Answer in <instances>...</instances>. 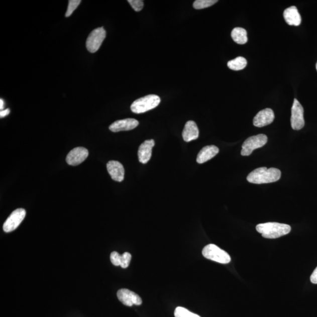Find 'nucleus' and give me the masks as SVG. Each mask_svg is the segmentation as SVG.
Listing matches in <instances>:
<instances>
[{
  "instance_id": "obj_9",
  "label": "nucleus",
  "mask_w": 317,
  "mask_h": 317,
  "mask_svg": "<svg viewBox=\"0 0 317 317\" xmlns=\"http://www.w3.org/2000/svg\"><path fill=\"white\" fill-rule=\"evenodd\" d=\"M117 297L126 306L141 305L142 304V299L139 295L128 289H121L117 292Z\"/></svg>"
},
{
  "instance_id": "obj_26",
  "label": "nucleus",
  "mask_w": 317,
  "mask_h": 317,
  "mask_svg": "<svg viewBox=\"0 0 317 317\" xmlns=\"http://www.w3.org/2000/svg\"><path fill=\"white\" fill-rule=\"evenodd\" d=\"M310 280L313 284H317V267L314 271H313L311 277H310Z\"/></svg>"
},
{
  "instance_id": "obj_28",
  "label": "nucleus",
  "mask_w": 317,
  "mask_h": 317,
  "mask_svg": "<svg viewBox=\"0 0 317 317\" xmlns=\"http://www.w3.org/2000/svg\"><path fill=\"white\" fill-rule=\"evenodd\" d=\"M4 109V100L2 99L0 100V109L2 111Z\"/></svg>"
},
{
  "instance_id": "obj_4",
  "label": "nucleus",
  "mask_w": 317,
  "mask_h": 317,
  "mask_svg": "<svg viewBox=\"0 0 317 317\" xmlns=\"http://www.w3.org/2000/svg\"><path fill=\"white\" fill-rule=\"evenodd\" d=\"M202 254L207 259L219 263L228 264L231 261L229 254L214 244L205 246L202 250Z\"/></svg>"
},
{
  "instance_id": "obj_18",
  "label": "nucleus",
  "mask_w": 317,
  "mask_h": 317,
  "mask_svg": "<svg viewBox=\"0 0 317 317\" xmlns=\"http://www.w3.org/2000/svg\"><path fill=\"white\" fill-rule=\"evenodd\" d=\"M231 36L233 41L238 44H245L248 41L247 31L243 28H235L232 30Z\"/></svg>"
},
{
  "instance_id": "obj_21",
  "label": "nucleus",
  "mask_w": 317,
  "mask_h": 317,
  "mask_svg": "<svg viewBox=\"0 0 317 317\" xmlns=\"http://www.w3.org/2000/svg\"><path fill=\"white\" fill-rule=\"evenodd\" d=\"M175 317H200L196 313L191 312L185 308L178 306L175 309Z\"/></svg>"
},
{
  "instance_id": "obj_11",
  "label": "nucleus",
  "mask_w": 317,
  "mask_h": 317,
  "mask_svg": "<svg viewBox=\"0 0 317 317\" xmlns=\"http://www.w3.org/2000/svg\"><path fill=\"white\" fill-rule=\"evenodd\" d=\"M274 120L273 111L270 109L261 110L253 119V125L258 128L267 126L273 123Z\"/></svg>"
},
{
  "instance_id": "obj_25",
  "label": "nucleus",
  "mask_w": 317,
  "mask_h": 317,
  "mask_svg": "<svg viewBox=\"0 0 317 317\" xmlns=\"http://www.w3.org/2000/svg\"><path fill=\"white\" fill-rule=\"evenodd\" d=\"M110 259L111 263H112L114 266H121V255L117 252H113L111 254Z\"/></svg>"
},
{
  "instance_id": "obj_29",
  "label": "nucleus",
  "mask_w": 317,
  "mask_h": 317,
  "mask_svg": "<svg viewBox=\"0 0 317 317\" xmlns=\"http://www.w3.org/2000/svg\"><path fill=\"white\" fill-rule=\"evenodd\" d=\"M316 71H317V62H316Z\"/></svg>"
},
{
  "instance_id": "obj_23",
  "label": "nucleus",
  "mask_w": 317,
  "mask_h": 317,
  "mask_svg": "<svg viewBox=\"0 0 317 317\" xmlns=\"http://www.w3.org/2000/svg\"><path fill=\"white\" fill-rule=\"evenodd\" d=\"M132 256L130 253L125 252L121 255V267L123 269H127L131 260Z\"/></svg>"
},
{
  "instance_id": "obj_14",
  "label": "nucleus",
  "mask_w": 317,
  "mask_h": 317,
  "mask_svg": "<svg viewBox=\"0 0 317 317\" xmlns=\"http://www.w3.org/2000/svg\"><path fill=\"white\" fill-rule=\"evenodd\" d=\"M155 146V141L153 139L145 141L139 146L138 150V159L139 162L142 163H148L152 156V151L153 146Z\"/></svg>"
},
{
  "instance_id": "obj_8",
  "label": "nucleus",
  "mask_w": 317,
  "mask_h": 317,
  "mask_svg": "<svg viewBox=\"0 0 317 317\" xmlns=\"http://www.w3.org/2000/svg\"><path fill=\"white\" fill-rule=\"evenodd\" d=\"M26 216V211L24 208L16 209L10 215L3 225L4 231L6 233H10L15 231L22 224Z\"/></svg>"
},
{
  "instance_id": "obj_6",
  "label": "nucleus",
  "mask_w": 317,
  "mask_h": 317,
  "mask_svg": "<svg viewBox=\"0 0 317 317\" xmlns=\"http://www.w3.org/2000/svg\"><path fill=\"white\" fill-rule=\"evenodd\" d=\"M106 38V31L103 27L97 28L90 33L86 41L87 50L91 53H95L102 45Z\"/></svg>"
},
{
  "instance_id": "obj_2",
  "label": "nucleus",
  "mask_w": 317,
  "mask_h": 317,
  "mask_svg": "<svg viewBox=\"0 0 317 317\" xmlns=\"http://www.w3.org/2000/svg\"><path fill=\"white\" fill-rule=\"evenodd\" d=\"M257 231L261 233L264 238L277 239L288 234L291 228L286 224L276 222H269L261 224L256 226Z\"/></svg>"
},
{
  "instance_id": "obj_22",
  "label": "nucleus",
  "mask_w": 317,
  "mask_h": 317,
  "mask_svg": "<svg viewBox=\"0 0 317 317\" xmlns=\"http://www.w3.org/2000/svg\"><path fill=\"white\" fill-rule=\"evenodd\" d=\"M81 3V0H69L67 11L65 14V17H70L73 12L77 9L78 6Z\"/></svg>"
},
{
  "instance_id": "obj_20",
  "label": "nucleus",
  "mask_w": 317,
  "mask_h": 317,
  "mask_svg": "<svg viewBox=\"0 0 317 317\" xmlns=\"http://www.w3.org/2000/svg\"><path fill=\"white\" fill-rule=\"evenodd\" d=\"M217 0H196L193 3V8L196 10L208 8L218 3Z\"/></svg>"
},
{
  "instance_id": "obj_12",
  "label": "nucleus",
  "mask_w": 317,
  "mask_h": 317,
  "mask_svg": "<svg viewBox=\"0 0 317 317\" xmlns=\"http://www.w3.org/2000/svg\"><path fill=\"white\" fill-rule=\"evenodd\" d=\"M139 122L132 118L123 120H118L110 126V131L114 132L127 131L134 130L138 126Z\"/></svg>"
},
{
  "instance_id": "obj_10",
  "label": "nucleus",
  "mask_w": 317,
  "mask_h": 317,
  "mask_svg": "<svg viewBox=\"0 0 317 317\" xmlns=\"http://www.w3.org/2000/svg\"><path fill=\"white\" fill-rule=\"evenodd\" d=\"M88 155V151L86 148H75L69 152L66 161L69 165L77 166L85 161Z\"/></svg>"
},
{
  "instance_id": "obj_17",
  "label": "nucleus",
  "mask_w": 317,
  "mask_h": 317,
  "mask_svg": "<svg viewBox=\"0 0 317 317\" xmlns=\"http://www.w3.org/2000/svg\"><path fill=\"white\" fill-rule=\"evenodd\" d=\"M199 135V131L196 123L193 121L187 122L183 131V140L187 142L196 140Z\"/></svg>"
},
{
  "instance_id": "obj_15",
  "label": "nucleus",
  "mask_w": 317,
  "mask_h": 317,
  "mask_svg": "<svg viewBox=\"0 0 317 317\" xmlns=\"http://www.w3.org/2000/svg\"><path fill=\"white\" fill-rule=\"evenodd\" d=\"M219 152V149L215 145L205 146L198 153L196 161L198 163L202 164L214 158Z\"/></svg>"
},
{
  "instance_id": "obj_5",
  "label": "nucleus",
  "mask_w": 317,
  "mask_h": 317,
  "mask_svg": "<svg viewBox=\"0 0 317 317\" xmlns=\"http://www.w3.org/2000/svg\"><path fill=\"white\" fill-rule=\"evenodd\" d=\"M267 141V137L264 134L253 136L247 138L242 145L241 155L244 156L250 155L254 150L265 145Z\"/></svg>"
},
{
  "instance_id": "obj_1",
  "label": "nucleus",
  "mask_w": 317,
  "mask_h": 317,
  "mask_svg": "<svg viewBox=\"0 0 317 317\" xmlns=\"http://www.w3.org/2000/svg\"><path fill=\"white\" fill-rule=\"evenodd\" d=\"M281 173L279 169L266 167L257 168L247 177L249 182L254 184L270 183L277 182L280 179Z\"/></svg>"
},
{
  "instance_id": "obj_24",
  "label": "nucleus",
  "mask_w": 317,
  "mask_h": 317,
  "mask_svg": "<svg viewBox=\"0 0 317 317\" xmlns=\"http://www.w3.org/2000/svg\"><path fill=\"white\" fill-rule=\"evenodd\" d=\"M128 2L135 12H139L144 8V3L142 0H128Z\"/></svg>"
},
{
  "instance_id": "obj_13",
  "label": "nucleus",
  "mask_w": 317,
  "mask_h": 317,
  "mask_svg": "<svg viewBox=\"0 0 317 317\" xmlns=\"http://www.w3.org/2000/svg\"><path fill=\"white\" fill-rule=\"evenodd\" d=\"M107 170L112 179L121 182L124 179L125 169L123 165L119 162L111 161L107 163Z\"/></svg>"
},
{
  "instance_id": "obj_27",
  "label": "nucleus",
  "mask_w": 317,
  "mask_h": 317,
  "mask_svg": "<svg viewBox=\"0 0 317 317\" xmlns=\"http://www.w3.org/2000/svg\"><path fill=\"white\" fill-rule=\"evenodd\" d=\"M10 113V110L9 109L2 110L1 111V112H0V117H1L2 118H5V117L9 116Z\"/></svg>"
},
{
  "instance_id": "obj_19",
  "label": "nucleus",
  "mask_w": 317,
  "mask_h": 317,
  "mask_svg": "<svg viewBox=\"0 0 317 317\" xmlns=\"http://www.w3.org/2000/svg\"><path fill=\"white\" fill-rule=\"evenodd\" d=\"M247 64V60L242 57H237L234 60L228 62V67L234 71L242 70Z\"/></svg>"
},
{
  "instance_id": "obj_16",
  "label": "nucleus",
  "mask_w": 317,
  "mask_h": 317,
  "mask_svg": "<svg viewBox=\"0 0 317 317\" xmlns=\"http://www.w3.org/2000/svg\"><path fill=\"white\" fill-rule=\"evenodd\" d=\"M284 18L288 25L298 26L301 23V17L297 8L291 6L284 10Z\"/></svg>"
},
{
  "instance_id": "obj_7",
  "label": "nucleus",
  "mask_w": 317,
  "mask_h": 317,
  "mask_svg": "<svg viewBox=\"0 0 317 317\" xmlns=\"http://www.w3.org/2000/svg\"><path fill=\"white\" fill-rule=\"evenodd\" d=\"M291 127L294 130H300L304 127V109L297 99H294L291 109Z\"/></svg>"
},
{
  "instance_id": "obj_3",
  "label": "nucleus",
  "mask_w": 317,
  "mask_h": 317,
  "mask_svg": "<svg viewBox=\"0 0 317 317\" xmlns=\"http://www.w3.org/2000/svg\"><path fill=\"white\" fill-rule=\"evenodd\" d=\"M160 102L161 99L158 95H149L135 100L131 104V109L135 114H142L155 109Z\"/></svg>"
}]
</instances>
